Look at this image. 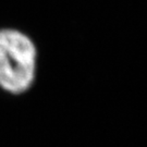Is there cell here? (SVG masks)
Here are the masks:
<instances>
[{
    "label": "cell",
    "instance_id": "obj_1",
    "mask_svg": "<svg viewBox=\"0 0 147 147\" xmlns=\"http://www.w3.org/2000/svg\"><path fill=\"white\" fill-rule=\"evenodd\" d=\"M37 69L34 39L16 27H0V89L11 96L24 95L34 86Z\"/></svg>",
    "mask_w": 147,
    "mask_h": 147
}]
</instances>
